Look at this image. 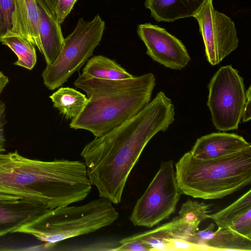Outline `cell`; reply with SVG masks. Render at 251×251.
I'll use <instances>...</instances> for the list:
<instances>
[{"label":"cell","instance_id":"cell-22","mask_svg":"<svg viewBox=\"0 0 251 251\" xmlns=\"http://www.w3.org/2000/svg\"><path fill=\"white\" fill-rule=\"evenodd\" d=\"M144 243L149 251H167L169 240L174 237L171 231V221L154 229L133 235Z\"/></svg>","mask_w":251,"mask_h":251},{"label":"cell","instance_id":"cell-23","mask_svg":"<svg viewBox=\"0 0 251 251\" xmlns=\"http://www.w3.org/2000/svg\"><path fill=\"white\" fill-rule=\"evenodd\" d=\"M210 206L204 202L189 200L182 204L178 217L189 224L199 226L201 222L209 218Z\"/></svg>","mask_w":251,"mask_h":251},{"label":"cell","instance_id":"cell-15","mask_svg":"<svg viewBox=\"0 0 251 251\" xmlns=\"http://www.w3.org/2000/svg\"><path fill=\"white\" fill-rule=\"evenodd\" d=\"M207 0H146V8L157 22H171L194 17Z\"/></svg>","mask_w":251,"mask_h":251},{"label":"cell","instance_id":"cell-4","mask_svg":"<svg viewBox=\"0 0 251 251\" xmlns=\"http://www.w3.org/2000/svg\"><path fill=\"white\" fill-rule=\"evenodd\" d=\"M119 217L113 203L100 197L81 205H68L51 209L14 233L31 235L49 247L109 226Z\"/></svg>","mask_w":251,"mask_h":251},{"label":"cell","instance_id":"cell-13","mask_svg":"<svg viewBox=\"0 0 251 251\" xmlns=\"http://www.w3.org/2000/svg\"><path fill=\"white\" fill-rule=\"evenodd\" d=\"M36 1L39 13L41 52L44 55L47 65H51L59 55L65 38L60 24L51 14L43 0H36Z\"/></svg>","mask_w":251,"mask_h":251},{"label":"cell","instance_id":"cell-28","mask_svg":"<svg viewBox=\"0 0 251 251\" xmlns=\"http://www.w3.org/2000/svg\"><path fill=\"white\" fill-rule=\"evenodd\" d=\"M214 225L211 223L205 229L201 231H198L193 236L184 240L201 246L203 248V251H206L205 248L203 246V243L204 241L209 239L212 236L214 232Z\"/></svg>","mask_w":251,"mask_h":251},{"label":"cell","instance_id":"cell-10","mask_svg":"<svg viewBox=\"0 0 251 251\" xmlns=\"http://www.w3.org/2000/svg\"><path fill=\"white\" fill-rule=\"evenodd\" d=\"M137 34L145 44L147 54L166 68L180 70L191 60L183 43L165 28L151 23L138 25Z\"/></svg>","mask_w":251,"mask_h":251},{"label":"cell","instance_id":"cell-18","mask_svg":"<svg viewBox=\"0 0 251 251\" xmlns=\"http://www.w3.org/2000/svg\"><path fill=\"white\" fill-rule=\"evenodd\" d=\"M49 97L53 107L67 120L77 117L88 100L83 94L68 87L59 88Z\"/></svg>","mask_w":251,"mask_h":251},{"label":"cell","instance_id":"cell-19","mask_svg":"<svg viewBox=\"0 0 251 251\" xmlns=\"http://www.w3.org/2000/svg\"><path fill=\"white\" fill-rule=\"evenodd\" d=\"M81 74L91 77L111 80L128 79L133 76L114 60L101 55L88 60Z\"/></svg>","mask_w":251,"mask_h":251},{"label":"cell","instance_id":"cell-3","mask_svg":"<svg viewBox=\"0 0 251 251\" xmlns=\"http://www.w3.org/2000/svg\"><path fill=\"white\" fill-rule=\"evenodd\" d=\"M182 194L195 198L218 199L251 182V148L218 158L201 160L186 152L175 164Z\"/></svg>","mask_w":251,"mask_h":251},{"label":"cell","instance_id":"cell-6","mask_svg":"<svg viewBox=\"0 0 251 251\" xmlns=\"http://www.w3.org/2000/svg\"><path fill=\"white\" fill-rule=\"evenodd\" d=\"M105 23L99 14L89 22L80 18L74 31L64 39L55 61L47 65L42 74L44 85L50 90L62 86L78 71L100 44Z\"/></svg>","mask_w":251,"mask_h":251},{"label":"cell","instance_id":"cell-8","mask_svg":"<svg viewBox=\"0 0 251 251\" xmlns=\"http://www.w3.org/2000/svg\"><path fill=\"white\" fill-rule=\"evenodd\" d=\"M207 106L215 128L227 131L238 128L246 101L243 78L231 65L221 67L209 85Z\"/></svg>","mask_w":251,"mask_h":251},{"label":"cell","instance_id":"cell-20","mask_svg":"<svg viewBox=\"0 0 251 251\" xmlns=\"http://www.w3.org/2000/svg\"><path fill=\"white\" fill-rule=\"evenodd\" d=\"M9 47L17 55L18 60L14 63L16 66L31 70L37 62L34 46L26 38L17 35H9L1 42Z\"/></svg>","mask_w":251,"mask_h":251},{"label":"cell","instance_id":"cell-29","mask_svg":"<svg viewBox=\"0 0 251 251\" xmlns=\"http://www.w3.org/2000/svg\"><path fill=\"white\" fill-rule=\"evenodd\" d=\"M246 97V101L244 106L243 115L242 121L243 123L247 122L251 120V88L249 87L245 92Z\"/></svg>","mask_w":251,"mask_h":251},{"label":"cell","instance_id":"cell-25","mask_svg":"<svg viewBox=\"0 0 251 251\" xmlns=\"http://www.w3.org/2000/svg\"><path fill=\"white\" fill-rule=\"evenodd\" d=\"M228 227L251 239V209L232 221Z\"/></svg>","mask_w":251,"mask_h":251},{"label":"cell","instance_id":"cell-7","mask_svg":"<svg viewBox=\"0 0 251 251\" xmlns=\"http://www.w3.org/2000/svg\"><path fill=\"white\" fill-rule=\"evenodd\" d=\"M181 194L174 161H162L159 170L136 201L130 221L136 226H155L175 212Z\"/></svg>","mask_w":251,"mask_h":251},{"label":"cell","instance_id":"cell-11","mask_svg":"<svg viewBox=\"0 0 251 251\" xmlns=\"http://www.w3.org/2000/svg\"><path fill=\"white\" fill-rule=\"evenodd\" d=\"M50 209L42 202L30 199L0 200V237L14 233Z\"/></svg>","mask_w":251,"mask_h":251},{"label":"cell","instance_id":"cell-14","mask_svg":"<svg viewBox=\"0 0 251 251\" xmlns=\"http://www.w3.org/2000/svg\"><path fill=\"white\" fill-rule=\"evenodd\" d=\"M39 22V13L36 0H15L12 34L26 38L41 52Z\"/></svg>","mask_w":251,"mask_h":251},{"label":"cell","instance_id":"cell-1","mask_svg":"<svg viewBox=\"0 0 251 251\" xmlns=\"http://www.w3.org/2000/svg\"><path fill=\"white\" fill-rule=\"evenodd\" d=\"M175 115L172 100L159 91L137 114L83 148L80 155L100 197L113 204L121 202L129 175L143 150L155 134L168 129Z\"/></svg>","mask_w":251,"mask_h":251},{"label":"cell","instance_id":"cell-21","mask_svg":"<svg viewBox=\"0 0 251 251\" xmlns=\"http://www.w3.org/2000/svg\"><path fill=\"white\" fill-rule=\"evenodd\" d=\"M250 209H251V189L227 207L209 215V218L213 220L218 227H228L232 221Z\"/></svg>","mask_w":251,"mask_h":251},{"label":"cell","instance_id":"cell-31","mask_svg":"<svg viewBox=\"0 0 251 251\" xmlns=\"http://www.w3.org/2000/svg\"><path fill=\"white\" fill-rule=\"evenodd\" d=\"M58 0H43L51 14L55 16V8Z\"/></svg>","mask_w":251,"mask_h":251},{"label":"cell","instance_id":"cell-2","mask_svg":"<svg viewBox=\"0 0 251 251\" xmlns=\"http://www.w3.org/2000/svg\"><path fill=\"white\" fill-rule=\"evenodd\" d=\"M92 186L84 162L30 159L17 151L0 152V193L53 209L84 200Z\"/></svg>","mask_w":251,"mask_h":251},{"label":"cell","instance_id":"cell-32","mask_svg":"<svg viewBox=\"0 0 251 251\" xmlns=\"http://www.w3.org/2000/svg\"><path fill=\"white\" fill-rule=\"evenodd\" d=\"M9 81L8 77L0 70V96Z\"/></svg>","mask_w":251,"mask_h":251},{"label":"cell","instance_id":"cell-27","mask_svg":"<svg viewBox=\"0 0 251 251\" xmlns=\"http://www.w3.org/2000/svg\"><path fill=\"white\" fill-rule=\"evenodd\" d=\"M77 0H58L55 8V16L60 24L70 13Z\"/></svg>","mask_w":251,"mask_h":251},{"label":"cell","instance_id":"cell-30","mask_svg":"<svg viewBox=\"0 0 251 251\" xmlns=\"http://www.w3.org/2000/svg\"><path fill=\"white\" fill-rule=\"evenodd\" d=\"M4 121H0V152H4L5 151V138L4 134Z\"/></svg>","mask_w":251,"mask_h":251},{"label":"cell","instance_id":"cell-16","mask_svg":"<svg viewBox=\"0 0 251 251\" xmlns=\"http://www.w3.org/2000/svg\"><path fill=\"white\" fill-rule=\"evenodd\" d=\"M153 75L152 73H150L139 76H133L128 79L111 80L91 77L81 74L74 84L76 88L84 91L88 98L110 92L127 90L137 87L146 82Z\"/></svg>","mask_w":251,"mask_h":251},{"label":"cell","instance_id":"cell-9","mask_svg":"<svg viewBox=\"0 0 251 251\" xmlns=\"http://www.w3.org/2000/svg\"><path fill=\"white\" fill-rule=\"evenodd\" d=\"M194 17L199 25L207 60L211 65H217L238 46L235 24L214 9L212 0H207Z\"/></svg>","mask_w":251,"mask_h":251},{"label":"cell","instance_id":"cell-24","mask_svg":"<svg viewBox=\"0 0 251 251\" xmlns=\"http://www.w3.org/2000/svg\"><path fill=\"white\" fill-rule=\"evenodd\" d=\"M15 0H0V42L12 34Z\"/></svg>","mask_w":251,"mask_h":251},{"label":"cell","instance_id":"cell-5","mask_svg":"<svg viewBox=\"0 0 251 251\" xmlns=\"http://www.w3.org/2000/svg\"><path fill=\"white\" fill-rule=\"evenodd\" d=\"M155 85L153 75L144 84L130 90L90 96L82 111L72 120L70 127L88 130L96 138L101 137L147 105Z\"/></svg>","mask_w":251,"mask_h":251},{"label":"cell","instance_id":"cell-33","mask_svg":"<svg viewBox=\"0 0 251 251\" xmlns=\"http://www.w3.org/2000/svg\"><path fill=\"white\" fill-rule=\"evenodd\" d=\"M5 105L4 102L0 100V121H4V113Z\"/></svg>","mask_w":251,"mask_h":251},{"label":"cell","instance_id":"cell-34","mask_svg":"<svg viewBox=\"0 0 251 251\" xmlns=\"http://www.w3.org/2000/svg\"><path fill=\"white\" fill-rule=\"evenodd\" d=\"M17 199H21V198L20 197L15 196L14 195L0 193V200H17Z\"/></svg>","mask_w":251,"mask_h":251},{"label":"cell","instance_id":"cell-12","mask_svg":"<svg viewBox=\"0 0 251 251\" xmlns=\"http://www.w3.org/2000/svg\"><path fill=\"white\" fill-rule=\"evenodd\" d=\"M251 148L242 136L235 133L215 132L198 138L190 151L192 156L201 160L222 157Z\"/></svg>","mask_w":251,"mask_h":251},{"label":"cell","instance_id":"cell-26","mask_svg":"<svg viewBox=\"0 0 251 251\" xmlns=\"http://www.w3.org/2000/svg\"><path fill=\"white\" fill-rule=\"evenodd\" d=\"M167 251H203V249L184 239L171 238L168 242Z\"/></svg>","mask_w":251,"mask_h":251},{"label":"cell","instance_id":"cell-17","mask_svg":"<svg viewBox=\"0 0 251 251\" xmlns=\"http://www.w3.org/2000/svg\"><path fill=\"white\" fill-rule=\"evenodd\" d=\"M203 246L206 251H251V239L229 227H218Z\"/></svg>","mask_w":251,"mask_h":251}]
</instances>
